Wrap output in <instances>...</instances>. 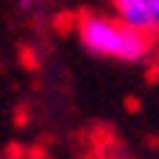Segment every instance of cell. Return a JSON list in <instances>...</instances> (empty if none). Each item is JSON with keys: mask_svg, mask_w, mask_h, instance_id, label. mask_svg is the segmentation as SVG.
Segmentation results:
<instances>
[{"mask_svg": "<svg viewBox=\"0 0 159 159\" xmlns=\"http://www.w3.org/2000/svg\"><path fill=\"white\" fill-rule=\"evenodd\" d=\"M78 39L93 57L117 63H138L150 51V33H141V30L123 24L120 18L105 15H81Z\"/></svg>", "mask_w": 159, "mask_h": 159, "instance_id": "obj_1", "label": "cell"}, {"mask_svg": "<svg viewBox=\"0 0 159 159\" xmlns=\"http://www.w3.org/2000/svg\"><path fill=\"white\" fill-rule=\"evenodd\" d=\"M111 6L123 24L150 36L159 33V0H111Z\"/></svg>", "mask_w": 159, "mask_h": 159, "instance_id": "obj_2", "label": "cell"}, {"mask_svg": "<svg viewBox=\"0 0 159 159\" xmlns=\"http://www.w3.org/2000/svg\"><path fill=\"white\" fill-rule=\"evenodd\" d=\"M36 3H42V0H18V6L27 9V6H36Z\"/></svg>", "mask_w": 159, "mask_h": 159, "instance_id": "obj_3", "label": "cell"}, {"mask_svg": "<svg viewBox=\"0 0 159 159\" xmlns=\"http://www.w3.org/2000/svg\"><path fill=\"white\" fill-rule=\"evenodd\" d=\"M27 159H33V156H27Z\"/></svg>", "mask_w": 159, "mask_h": 159, "instance_id": "obj_4", "label": "cell"}]
</instances>
